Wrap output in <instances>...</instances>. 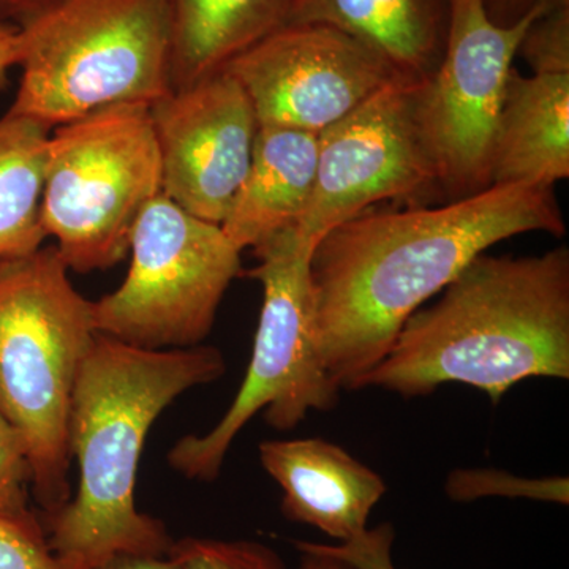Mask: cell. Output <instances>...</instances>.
<instances>
[{"instance_id": "1", "label": "cell", "mask_w": 569, "mask_h": 569, "mask_svg": "<svg viewBox=\"0 0 569 569\" xmlns=\"http://www.w3.org/2000/svg\"><path fill=\"white\" fill-rule=\"evenodd\" d=\"M567 233L552 187L500 183L438 208L362 212L310 260L317 346L342 391L383 361L408 318L479 254L515 236Z\"/></svg>"}, {"instance_id": "2", "label": "cell", "mask_w": 569, "mask_h": 569, "mask_svg": "<svg viewBox=\"0 0 569 569\" xmlns=\"http://www.w3.org/2000/svg\"><path fill=\"white\" fill-rule=\"evenodd\" d=\"M224 370L222 351L213 347L144 350L97 335L71 399L77 493L40 519L59 569H93L118 556H170L174 539L167 527L134 503L146 437L179 396Z\"/></svg>"}, {"instance_id": "3", "label": "cell", "mask_w": 569, "mask_h": 569, "mask_svg": "<svg viewBox=\"0 0 569 569\" xmlns=\"http://www.w3.org/2000/svg\"><path fill=\"white\" fill-rule=\"evenodd\" d=\"M530 378H569V250L533 257L479 254L400 329L358 389L407 399L447 383L468 385L492 403Z\"/></svg>"}, {"instance_id": "4", "label": "cell", "mask_w": 569, "mask_h": 569, "mask_svg": "<svg viewBox=\"0 0 569 569\" xmlns=\"http://www.w3.org/2000/svg\"><path fill=\"white\" fill-rule=\"evenodd\" d=\"M69 271L56 247L0 260V413L24 438L43 515L71 497V399L99 335Z\"/></svg>"}, {"instance_id": "5", "label": "cell", "mask_w": 569, "mask_h": 569, "mask_svg": "<svg viewBox=\"0 0 569 569\" xmlns=\"http://www.w3.org/2000/svg\"><path fill=\"white\" fill-rule=\"evenodd\" d=\"M10 112L50 129L116 104L151 107L171 86L167 0H54L18 26Z\"/></svg>"}, {"instance_id": "6", "label": "cell", "mask_w": 569, "mask_h": 569, "mask_svg": "<svg viewBox=\"0 0 569 569\" xmlns=\"http://www.w3.org/2000/svg\"><path fill=\"white\" fill-rule=\"evenodd\" d=\"M317 242L290 228L254 247L258 266L249 276L263 287V307L252 359L233 403L204 436L181 438L168 462L189 479L211 482L222 470L228 449L254 415L277 430L301 425L310 411L339 402L317 346L316 298L310 260Z\"/></svg>"}, {"instance_id": "7", "label": "cell", "mask_w": 569, "mask_h": 569, "mask_svg": "<svg viewBox=\"0 0 569 569\" xmlns=\"http://www.w3.org/2000/svg\"><path fill=\"white\" fill-rule=\"evenodd\" d=\"M160 193L162 160L146 104L103 108L50 134L41 223L71 271L121 263Z\"/></svg>"}, {"instance_id": "8", "label": "cell", "mask_w": 569, "mask_h": 569, "mask_svg": "<svg viewBox=\"0 0 569 569\" xmlns=\"http://www.w3.org/2000/svg\"><path fill=\"white\" fill-rule=\"evenodd\" d=\"M129 252L121 287L92 302L97 332L144 350L200 346L241 274V250L220 224L160 193L134 224Z\"/></svg>"}, {"instance_id": "9", "label": "cell", "mask_w": 569, "mask_h": 569, "mask_svg": "<svg viewBox=\"0 0 569 569\" xmlns=\"http://www.w3.org/2000/svg\"><path fill=\"white\" fill-rule=\"evenodd\" d=\"M553 0L512 26H498L482 0H448L443 58L419 86L417 116L422 141L449 201L492 186L493 141L505 89L520 41Z\"/></svg>"}, {"instance_id": "10", "label": "cell", "mask_w": 569, "mask_h": 569, "mask_svg": "<svg viewBox=\"0 0 569 569\" xmlns=\"http://www.w3.org/2000/svg\"><path fill=\"white\" fill-rule=\"evenodd\" d=\"M421 84L400 78L318 134L316 183L299 234L318 242L373 204L437 187L418 123Z\"/></svg>"}, {"instance_id": "11", "label": "cell", "mask_w": 569, "mask_h": 569, "mask_svg": "<svg viewBox=\"0 0 569 569\" xmlns=\"http://www.w3.org/2000/svg\"><path fill=\"white\" fill-rule=\"evenodd\" d=\"M223 70L244 89L258 126L317 134L403 78L361 41L326 24L283 26Z\"/></svg>"}, {"instance_id": "12", "label": "cell", "mask_w": 569, "mask_h": 569, "mask_svg": "<svg viewBox=\"0 0 569 569\" xmlns=\"http://www.w3.org/2000/svg\"><path fill=\"white\" fill-rule=\"evenodd\" d=\"M162 160V193L183 211L222 224L252 160V103L227 70L149 107Z\"/></svg>"}, {"instance_id": "13", "label": "cell", "mask_w": 569, "mask_h": 569, "mask_svg": "<svg viewBox=\"0 0 569 569\" xmlns=\"http://www.w3.org/2000/svg\"><path fill=\"white\" fill-rule=\"evenodd\" d=\"M260 462L282 489V511L340 542L365 535L387 482L350 452L321 438L263 441Z\"/></svg>"}, {"instance_id": "14", "label": "cell", "mask_w": 569, "mask_h": 569, "mask_svg": "<svg viewBox=\"0 0 569 569\" xmlns=\"http://www.w3.org/2000/svg\"><path fill=\"white\" fill-rule=\"evenodd\" d=\"M318 134L260 127L252 160L222 227L239 250L254 249L301 220L316 183Z\"/></svg>"}, {"instance_id": "15", "label": "cell", "mask_w": 569, "mask_h": 569, "mask_svg": "<svg viewBox=\"0 0 569 569\" xmlns=\"http://www.w3.org/2000/svg\"><path fill=\"white\" fill-rule=\"evenodd\" d=\"M569 176V73L512 69L493 141L492 186L553 187Z\"/></svg>"}, {"instance_id": "16", "label": "cell", "mask_w": 569, "mask_h": 569, "mask_svg": "<svg viewBox=\"0 0 569 569\" xmlns=\"http://www.w3.org/2000/svg\"><path fill=\"white\" fill-rule=\"evenodd\" d=\"M448 17V0H295L288 24L331 26L425 82L443 58Z\"/></svg>"}, {"instance_id": "17", "label": "cell", "mask_w": 569, "mask_h": 569, "mask_svg": "<svg viewBox=\"0 0 569 569\" xmlns=\"http://www.w3.org/2000/svg\"><path fill=\"white\" fill-rule=\"evenodd\" d=\"M173 32L171 86L187 88L290 21L295 0H167Z\"/></svg>"}, {"instance_id": "18", "label": "cell", "mask_w": 569, "mask_h": 569, "mask_svg": "<svg viewBox=\"0 0 569 569\" xmlns=\"http://www.w3.org/2000/svg\"><path fill=\"white\" fill-rule=\"evenodd\" d=\"M51 129L7 112L0 118V260L41 249V198Z\"/></svg>"}, {"instance_id": "19", "label": "cell", "mask_w": 569, "mask_h": 569, "mask_svg": "<svg viewBox=\"0 0 569 569\" xmlns=\"http://www.w3.org/2000/svg\"><path fill=\"white\" fill-rule=\"evenodd\" d=\"M447 496L455 501H475L481 498H527L548 503H569L568 478H520L508 471L490 468H468L452 471L448 477Z\"/></svg>"}, {"instance_id": "20", "label": "cell", "mask_w": 569, "mask_h": 569, "mask_svg": "<svg viewBox=\"0 0 569 569\" xmlns=\"http://www.w3.org/2000/svg\"><path fill=\"white\" fill-rule=\"evenodd\" d=\"M170 556L181 569H287L274 550L254 541L183 538Z\"/></svg>"}, {"instance_id": "21", "label": "cell", "mask_w": 569, "mask_h": 569, "mask_svg": "<svg viewBox=\"0 0 569 569\" xmlns=\"http://www.w3.org/2000/svg\"><path fill=\"white\" fill-rule=\"evenodd\" d=\"M0 569H59L43 523L31 509L0 508Z\"/></svg>"}, {"instance_id": "22", "label": "cell", "mask_w": 569, "mask_h": 569, "mask_svg": "<svg viewBox=\"0 0 569 569\" xmlns=\"http://www.w3.org/2000/svg\"><path fill=\"white\" fill-rule=\"evenodd\" d=\"M518 54L526 58L533 73H569V0H553L531 22Z\"/></svg>"}, {"instance_id": "23", "label": "cell", "mask_w": 569, "mask_h": 569, "mask_svg": "<svg viewBox=\"0 0 569 569\" xmlns=\"http://www.w3.org/2000/svg\"><path fill=\"white\" fill-rule=\"evenodd\" d=\"M28 488H31V466L24 438L0 413V508L11 511L31 509Z\"/></svg>"}, {"instance_id": "24", "label": "cell", "mask_w": 569, "mask_h": 569, "mask_svg": "<svg viewBox=\"0 0 569 569\" xmlns=\"http://www.w3.org/2000/svg\"><path fill=\"white\" fill-rule=\"evenodd\" d=\"M395 530L389 523L367 530L353 541L340 542L339 546L325 545L336 556L342 557L359 569H396L392 565L391 548Z\"/></svg>"}, {"instance_id": "25", "label": "cell", "mask_w": 569, "mask_h": 569, "mask_svg": "<svg viewBox=\"0 0 569 569\" xmlns=\"http://www.w3.org/2000/svg\"><path fill=\"white\" fill-rule=\"evenodd\" d=\"M546 0H482L486 13L498 26H512Z\"/></svg>"}, {"instance_id": "26", "label": "cell", "mask_w": 569, "mask_h": 569, "mask_svg": "<svg viewBox=\"0 0 569 569\" xmlns=\"http://www.w3.org/2000/svg\"><path fill=\"white\" fill-rule=\"evenodd\" d=\"M296 548L301 550L302 557L296 569H359L351 561L336 556L325 545L316 542H298Z\"/></svg>"}, {"instance_id": "27", "label": "cell", "mask_w": 569, "mask_h": 569, "mask_svg": "<svg viewBox=\"0 0 569 569\" xmlns=\"http://www.w3.org/2000/svg\"><path fill=\"white\" fill-rule=\"evenodd\" d=\"M20 47H18V28L0 24V91L9 82V71L18 66Z\"/></svg>"}, {"instance_id": "28", "label": "cell", "mask_w": 569, "mask_h": 569, "mask_svg": "<svg viewBox=\"0 0 569 569\" xmlns=\"http://www.w3.org/2000/svg\"><path fill=\"white\" fill-rule=\"evenodd\" d=\"M93 569H181L174 557L118 556Z\"/></svg>"}, {"instance_id": "29", "label": "cell", "mask_w": 569, "mask_h": 569, "mask_svg": "<svg viewBox=\"0 0 569 569\" xmlns=\"http://www.w3.org/2000/svg\"><path fill=\"white\" fill-rule=\"evenodd\" d=\"M52 2L54 0H0V20L17 21L21 26Z\"/></svg>"}]
</instances>
